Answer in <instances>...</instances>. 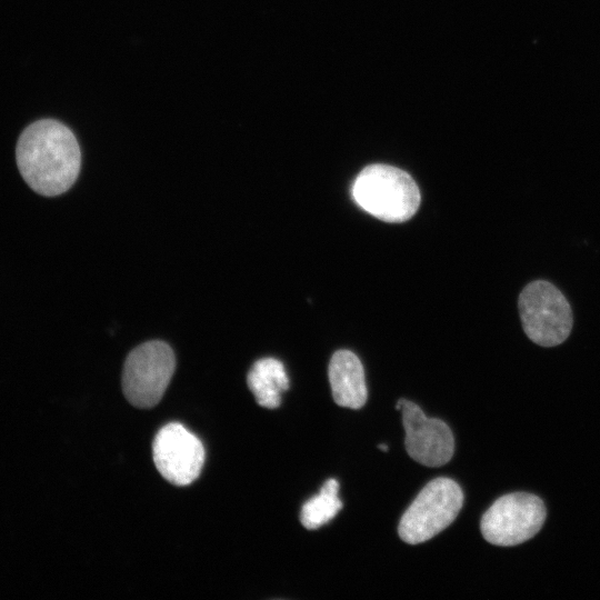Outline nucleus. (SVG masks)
<instances>
[{
  "label": "nucleus",
  "mask_w": 600,
  "mask_h": 600,
  "mask_svg": "<svg viewBox=\"0 0 600 600\" xmlns=\"http://www.w3.org/2000/svg\"><path fill=\"white\" fill-rule=\"evenodd\" d=\"M247 383L259 406L278 408L281 396L289 389V378L283 363L274 358H262L253 363Z\"/></svg>",
  "instance_id": "10"
},
{
  "label": "nucleus",
  "mask_w": 600,
  "mask_h": 600,
  "mask_svg": "<svg viewBox=\"0 0 600 600\" xmlns=\"http://www.w3.org/2000/svg\"><path fill=\"white\" fill-rule=\"evenodd\" d=\"M518 307L524 333L538 346L554 347L569 337L573 323L571 306L551 282H529L519 296Z\"/></svg>",
  "instance_id": "4"
},
{
  "label": "nucleus",
  "mask_w": 600,
  "mask_h": 600,
  "mask_svg": "<svg viewBox=\"0 0 600 600\" xmlns=\"http://www.w3.org/2000/svg\"><path fill=\"white\" fill-rule=\"evenodd\" d=\"M328 376L334 402L344 408L360 409L368 398L364 370L352 351H336L328 367Z\"/></svg>",
  "instance_id": "9"
},
{
  "label": "nucleus",
  "mask_w": 600,
  "mask_h": 600,
  "mask_svg": "<svg viewBox=\"0 0 600 600\" xmlns=\"http://www.w3.org/2000/svg\"><path fill=\"white\" fill-rule=\"evenodd\" d=\"M462 503L463 492L454 480L444 477L433 479L402 514L399 537L409 544L430 540L453 522Z\"/></svg>",
  "instance_id": "3"
},
{
  "label": "nucleus",
  "mask_w": 600,
  "mask_h": 600,
  "mask_svg": "<svg viewBox=\"0 0 600 600\" xmlns=\"http://www.w3.org/2000/svg\"><path fill=\"white\" fill-rule=\"evenodd\" d=\"M398 403L401 404L408 454L427 467H440L449 462L454 451V439L446 422L428 418L412 401L401 398Z\"/></svg>",
  "instance_id": "8"
},
{
  "label": "nucleus",
  "mask_w": 600,
  "mask_h": 600,
  "mask_svg": "<svg viewBox=\"0 0 600 600\" xmlns=\"http://www.w3.org/2000/svg\"><path fill=\"white\" fill-rule=\"evenodd\" d=\"M152 454L157 470L176 486L192 483L204 462V448L200 439L177 422H170L158 431Z\"/></svg>",
  "instance_id": "7"
},
{
  "label": "nucleus",
  "mask_w": 600,
  "mask_h": 600,
  "mask_svg": "<svg viewBox=\"0 0 600 600\" xmlns=\"http://www.w3.org/2000/svg\"><path fill=\"white\" fill-rule=\"evenodd\" d=\"M547 517L543 501L527 492L508 493L497 499L483 513V538L501 547H512L533 538Z\"/></svg>",
  "instance_id": "6"
},
{
  "label": "nucleus",
  "mask_w": 600,
  "mask_h": 600,
  "mask_svg": "<svg viewBox=\"0 0 600 600\" xmlns=\"http://www.w3.org/2000/svg\"><path fill=\"white\" fill-rule=\"evenodd\" d=\"M351 194L356 203L386 222L410 219L420 204V191L403 170L382 163L366 167L353 181Z\"/></svg>",
  "instance_id": "2"
},
{
  "label": "nucleus",
  "mask_w": 600,
  "mask_h": 600,
  "mask_svg": "<svg viewBox=\"0 0 600 600\" xmlns=\"http://www.w3.org/2000/svg\"><path fill=\"white\" fill-rule=\"evenodd\" d=\"M338 491L339 482L330 478L322 484L317 496L304 502L300 512V521L304 528L318 529L336 517L343 506Z\"/></svg>",
  "instance_id": "11"
},
{
  "label": "nucleus",
  "mask_w": 600,
  "mask_h": 600,
  "mask_svg": "<svg viewBox=\"0 0 600 600\" xmlns=\"http://www.w3.org/2000/svg\"><path fill=\"white\" fill-rule=\"evenodd\" d=\"M16 159L23 180L44 197L69 190L81 167V152L73 132L52 119L38 120L22 131Z\"/></svg>",
  "instance_id": "1"
},
{
  "label": "nucleus",
  "mask_w": 600,
  "mask_h": 600,
  "mask_svg": "<svg viewBox=\"0 0 600 600\" xmlns=\"http://www.w3.org/2000/svg\"><path fill=\"white\" fill-rule=\"evenodd\" d=\"M174 368V353L166 342L152 340L134 348L128 354L122 372V390L127 400L141 409L158 404Z\"/></svg>",
  "instance_id": "5"
},
{
  "label": "nucleus",
  "mask_w": 600,
  "mask_h": 600,
  "mask_svg": "<svg viewBox=\"0 0 600 600\" xmlns=\"http://www.w3.org/2000/svg\"><path fill=\"white\" fill-rule=\"evenodd\" d=\"M378 448L384 452L389 450L388 446L384 443L379 444Z\"/></svg>",
  "instance_id": "12"
}]
</instances>
